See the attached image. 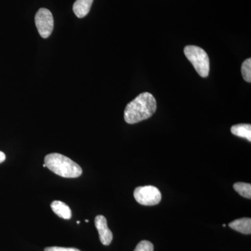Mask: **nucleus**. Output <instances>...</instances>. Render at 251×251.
Wrapping results in <instances>:
<instances>
[{"instance_id":"10","label":"nucleus","mask_w":251,"mask_h":251,"mask_svg":"<svg viewBox=\"0 0 251 251\" xmlns=\"http://www.w3.org/2000/svg\"><path fill=\"white\" fill-rule=\"evenodd\" d=\"M231 132L236 136L246 138L251 142V125L249 124L234 125L231 128Z\"/></svg>"},{"instance_id":"7","label":"nucleus","mask_w":251,"mask_h":251,"mask_svg":"<svg viewBox=\"0 0 251 251\" xmlns=\"http://www.w3.org/2000/svg\"><path fill=\"white\" fill-rule=\"evenodd\" d=\"M51 209L56 215L63 219H72V212L70 207L62 201H53L51 203Z\"/></svg>"},{"instance_id":"11","label":"nucleus","mask_w":251,"mask_h":251,"mask_svg":"<svg viewBox=\"0 0 251 251\" xmlns=\"http://www.w3.org/2000/svg\"><path fill=\"white\" fill-rule=\"evenodd\" d=\"M234 189L242 197L251 199V185L247 183L238 182L234 184Z\"/></svg>"},{"instance_id":"9","label":"nucleus","mask_w":251,"mask_h":251,"mask_svg":"<svg viewBox=\"0 0 251 251\" xmlns=\"http://www.w3.org/2000/svg\"><path fill=\"white\" fill-rule=\"evenodd\" d=\"M229 227L244 234L251 233V219L250 218H242L232 221L229 224Z\"/></svg>"},{"instance_id":"14","label":"nucleus","mask_w":251,"mask_h":251,"mask_svg":"<svg viewBox=\"0 0 251 251\" xmlns=\"http://www.w3.org/2000/svg\"><path fill=\"white\" fill-rule=\"evenodd\" d=\"M44 251H80L75 248H64L59 247H47Z\"/></svg>"},{"instance_id":"2","label":"nucleus","mask_w":251,"mask_h":251,"mask_svg":"<svg viewBox=\"0 0 251 251\" xmlns=\"http://www.w3.org/2000/svg\"><path fill=\"white\" fill-rule=\"evenodd\" d=\"M46 168L54 174L64 178H77L82 173V168L67 156L58 153L48 154L44 158Z\"/></svg>"},{"instance_id":"1","label":"nucleus","mask_w":251,"mask_h":251,"mask_svg":"<svg viewBox=\"0 0 251 251\" xmlns=\"http://www.w3.org/2000/svg\"><path fill=\"white\" fill-rule=\"evenodd\" d=\"M156 99L152 94L144 92L130 102L126 107L125 120L130 125L148 120L156 110Z\"/></svg>"},{"instance_id":"3","label":"nucleus","mask_w":251,"mask_h":251,"mask_svg":"<svg viewBox=\"0 0 251 251\" xmlns=\"http://www.w3.org/2000/svg\"><path fill=\"white\" fill-rule=\"evenodd\" d=\"M184 54L201 77L208 76L210 70L209 59L204 50L196 46H187L185 47Z\"/></svg>"},{"instance_id":"8","label":"nucleus","mask_w":251,"mask_h":251,"mask_svg":"<svg viewBox=\"0 0 251 251\" xmlns=\"http://www.w3.org/2000/svg\"><path fill=\"white\" fill-rule=\"evenodd\" d=\"M94 0H76L73 6V11L77 18L85 17L90 12Z\"/></svg>"},{"instance_id":"16","label":"nucleus","mask_w":251,"mask_h":251,"mask_svg":"<svg viewBox=\"0 0 251 251\" xmlns=\"http://www.w3.org/2000/svg\"><path fill=\"white\" fill-rule=\"evenodd\" d=\"M43 167H44V168H46V166L45 163H44V164L43 165Z\"/></svg>"},{"instance_id":"5","label":"nucleus","mask_w":251,"mask_h":251,"mask_svg":"<svg viewBox=\"0 0 251 251\" xmlns=\"http://www.w3.org/2000/svg\"><path fill=\"white\" fill-rule=\"evenodd\" d=\"M35 23L39 35L47 39L52 34L54 27V20L52 13L49 9L41 8L35 16Z\"/></svg>"},{"instance_id":"17","label":"nucleus","mask_w":251,"mask_h":251,"mask_svg":"<svg viewBox=\"0 0 251 251\" xmlns=\"http://www.w3.org/2000/svg\"><path fill=\"white\" fill-rule=\"evenodd\" d=\"M223 226H224V227H226V224H224V225H223Z\"/></svg>"},{"instance_id":"13","label":"nucleus","mask_w":251,"mask_h":251,"mask_svg":"<svg viewBox=\"0 0 251 251\" xmlns=\"http://www.w3.org/2000/svg\"><path fill=\"white\" fill-rule=\"evenodd\" d=\"M134 251H153V246L148 241H142L137 245Z\"/></svg>"},{"instance_id":"4","label":"nucleus","mask_w":251,"mask_h":251,"mask_svg":"<svg viewBox=\"0 0 251 251\" xmlns=\"http://www.w3.org/2000/svg\"><path fill=\"white\" fill-rule=\"evenodd\" d=\"M135 201L142 205H156L161 201V193L153 186H139L134 191Z\"/></svg>"},{"instance_id":"15","label":"nucleus","mask_w":251,"mask_h":251,"mask_svg":"<svg viewBox=\"0 0 251 251\" xmlns=\"http://www.w3.org/2000/svg\"><path fill=\"white\" fill-rule=\"evenodd\" d=\"M6 159V155L2 151H0V163H3Z\"/></svg>"},{"instance_id":"12","label":"nucleus","mask_w":251,"mask_h":251,"mask_svg":"<svg viewBox=\"0 0 251 251\" xmlns=\"http://www.w3.org/2000/svg\"><path fill=\"white\" fill-rule=\"evenodd\" d=\"M242 74L244 80L251 82V59H246L242 66Z\"/></svg>"},{"instance_id":"6","label":"nucleus","mask_w":251,"mask_h":251,"mask_svg":"<svg viewBox=\"0 0 251 251\" xmlns=\"http://www.w3.org/2000/svg\"><path fill=\"white\" fill-rule=\"evenodd\" d=\"M95 226L98 230L99 239L104 246H109L111 244L113 234L108 228L107 220L103 216L99 215L95 218Z\"/></svg>"}]
</instances>
